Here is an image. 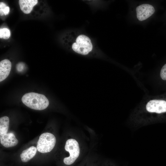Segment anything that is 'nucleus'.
<instances>
[{
  "instance_id": "f8f14e48",
  "label": "nucleus",
  "mask_w": 166,
  "mask_h": 166,
  "mask_svg": "<svg viewBox=\"0 0 166 166\" xmlns=\"http://www.w3.org/2000/svg\"><path fill=\"white\" fill-rule=\"evenodd\" d=\"M10 36L9 30L6 28L0 29V38L5 39H8Z\"/></svg>"
},
{
  "instance_id": "0eeeda50",
  "label": "nucleus",
  "mask_w": 166,
  "mask_h": 166,
  "mask_svg": "<svg viewBox=\"0 0 166 166\" xmlns=\"http://www.w3.org/2000/svg\"><path fill=\"white\" fill-rule=\"evenodd\" d=\"M0 140L1 144L6 148L14 146L18 143V140L12 133L0 135Z\"/></svg>"
},
{
  "instance_id": "ddd939ff",
  "label": "nucleus",
  "mask_w": 166,
  "mask_h": 166,
  "mask_svg": "<svg viewBox=\"0 0 166 166\" xmlns=\"http://www.w3.org/2000/svg\"><path fill=\"white\" fill-rule=\"evenodd\" d=\"M160 77L164 80H166V64L162 67L160 72Z\"/></svg>"
},
{
  "instance_id": "f257e3e1",
  "label": "nucleus",
  "mask_w": 166,
  "mask_h": 166,
  "mask_svg": "<svg viewBox=\"0 0 166 166\" xmlns=\"http://www.w3.org/2000/svg\"><path fill=\"white\" fill-rule=\"evenodd\" d=\"M22 101L28 107L36 110L44 109L49 105V100L44 95L34 92L25 94Z\"/></svg>"
},
{
  "instance_id": "7ed1b4c3",
  "label": "nucleus",
  "mask_w": 166,
  "mask_h": 166,
  "mask_svg": "<svg viewBox=\"0 0 166 166\" xmlns=\"http://www.w3.org/2000/svg\"><path fill=\"white\" fill-rule=\"evenodd\" d=\"M56 143V137L53 134L49 132L44 133L40 136L36 148L39 152H48L53 149Z\"/></svg>"
},
{
  "instance_id": "f03ea898",
  "label": "nucleus",
  "mask_w": 166,
  "mask_h": 166,
  "mask_svg": "<svg viewBox=\"0 0 166 166\" xmlns=\"http://www.w3.org/2000/svg\"><path fill=\"white\" fill-rule=\"evenodd\" d=\"M146 112L152 114L160 120L166 119V101L161 99H153L146 104Z\"/></svg>"
},
{
  "instance_id": "423d86ee",
  "label": "nucleus",
  "mask_w": 166,
  "mask_h": 166,
  "mask_svg": "<svg viewBox=\"0 0 166 166\" xmlns=\"http://www.w3.org/2000/svg\"><path fill=\"white\" fill-rule=\"evenodd\" d=\"M137 18L138 20H145L152 15L155 10L153 6L149 4H144L138 6L136 9Z\"/></svg>"
},
{
  "instance_id": "4468645a",
  "label": "nucleus",
  "mask_w": 166,
  "mask_h": 166,
  "mask_svg": "<svg viewBox=\"0 0 166 166\" xmlns=\"http://www.w3.org/2000/svg\"><path fill=\"white\" fill-rule=\"evenodd\" d=\"M6 5L3 2H0V16H3L4 15V10L5 8L7 7Z\"/></svg>"
},
{
  "instance_id": "39448f33",
  "label": "nucleus",
  "mask_w": 166,
  "mask_h": 166,
  "mask_svg": "<svg viewBox=\"0 0 166 166\" xmlns=\"http://www.w3.org/2000/svg\"><path fill=\"white\" fill-rule=\"evenodd\" d=\"M65 149L69 152V156L64 158L63 162L66 165H71L75 162L79 156L80 150L79 144L74 139H68L66 142Z\"/></svg>"
},
{
  "instance_id": "2eb2a0df",
  "label": "nucleus",
  "mask_w": 166,
  "mask_h": 166,
  "mask_svg": "<svg viewBox=\"0 0 166 166\" xmlns=\"http://www.w3.org/2000/svg\"><path fill=\"white\" fill-rule=\"evenodd\" d=\"M16 68L17 70L19 72H21L23 70L24 68V64L22 62L18 63L17 65Z\"/></svg>"
},
{
  "instance_id": "1a4fd4ad",
  "label": "nucleus",
  "mask_w": 166,
  "mask_h": 166,
  "mask_svg": "<svg viewBox=\"0 0 166 166\" xmlns=\"http://www.w3.org/2000/svg\"><path fill=\"white\" fill-rule=\"evenodd\" d=\"M19 4L21 10L25 14L30 13L33 7L38 2L37 0H19Z\"/></svg>"
},
{
  "instance_id": "6e6552de",
  "label": "nucleus",
  "mask_w": 166,
  "mask_h": 166,
  "mask_svg": "<svg viewBox=\"0 0 166 166\" xmlns=\"http://www.w3.org/2000/svg\"><path fill=\"white\" fill-rule=\"evenodd\" d=\"M11 63L8 59H5L0 62V81L6 79L10 72Z\"/></svg>"
},
{
  "instance_id": "dca6fc26",
  "label": "nucleus",
  "mask_w": 166,
  "mask_h": 166,
  "mask_svg": "<svg viewBox=\"0 0 166 166\" xmlns=\"http://www.w3.org/2000/svg\"><path fill=\"white\" fill-rule=\"evenodd\" d=\"M10 11V8L9 6L6 7L4 10V15H7L8 14Z\"/></svg>"
},
{
  "instance_id": "f3484780",
  "label": "nucleus",
  "mask_w": 166,
  "mask_h": 166,
  "mask_svg": "<svg viewBox=\"0 0 166 166\" xmlns=\"http://www.w3.org/2000/svg\"><path fill=\"white\" fill-rule=\"evenodd\" d=\"M106 166H113V165L112 164L109 163L107 164Z\"/></svg>"
},
{
  "instance_id": "9d476101",
  "label": "nucleus",
  "mask_w": 166,
  "mask_h": 166,
  "mask_svg": "<svg viewBox=\"0 0 166 166\" xmlns=\"http://www.w3.org/2000/svg\"><path fill=\"white\" fill-rule=\"evenodd\" d=\"M37 150V148L32 146L23 150L20 155L22 161L26 162L29 161L35 155Z\"/></svg>"
},
{
  "instance_id": "20e7f679",
  "label": "nucleus",
  "mask_w": 166,
  "mask_h": 166,
  "mask_svg": "<svg viewBox=\"0 0 166 166\" xmlns=\"http://www.w3.org/2000/svg\"><path fill=\"white\" fill-rule=\"evenodd\" d=\"M72 45L73 50L75 52L83 55H87L93 49V45L90 39L88 36L81 34Z\"/></svg>"
},
{
  "instance_id": "9b49d317",
  "label": "nucleus",
  "mask_w": 166,
  "mask_h": 166,
  "mask_svg": "<svg viewBox=\"0 0 166 166\" xmlns=\"http://www.w3.org/2000/svg\"><path fill=\"white\" fill-rule=\"evenodd\" d=\"M9 124L8 117L4 116L0 118V135L7 133Z\"/></svg>"
}]
</instances>
